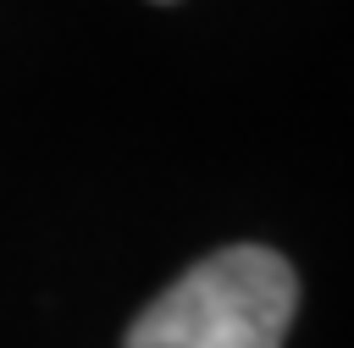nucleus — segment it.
Returning a JSON list of instances; mask_svg holds the SVG:
<instances>
[{
  "label": "nucleus",
  "instance_id": "nucleus-1",
  "mask_svg": "<svg viewBox=\"0 0 354 348\" xmlns=\"http://www.w3.org/2000/svg\"><path fill=\"white\" fill-rule=\"evenodd\" d=\"M299 282L282 254L238 243L188 265L127 331L122 348H282Z\"/></svg>",
  "mask_w": 354,
  "mask_h": 348
},
{
  "label": "nucleus",
  "instance_id": "nucleus-2",
  "mask_svg": "<svg viewBox=\"0 0 354 348\" xmlns=\"http://www.w3.org/2000/svg\"><path fill=\"white\" fill-rule=\"evenodd\" d=\"M160 6H171V0H160Z\"/></svg>",
  "mask_w": 354,
  "mask_h": 348
}]
</instances>
